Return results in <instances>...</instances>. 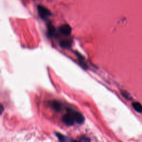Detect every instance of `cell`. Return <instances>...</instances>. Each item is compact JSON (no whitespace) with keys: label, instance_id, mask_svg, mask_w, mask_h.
Segmentation results:
<instances>
[{"label":"cell","instance_id":"obj_1","mask_svg":"<svg viewBox=\"0 0 142 142\" xmlns=\"http://www.w3.org/2000/svg\"><path fill=\"white\" fill-rule=\"evenodd\" d=\"M63 122L68 126H73L76 122L74 118V111L72 109H68L67 113L64 115L62 117Z\"/></svg>","mask_w":142,"mask_h":142},{"label":"cell","instance_id":"obj_2","mask_svg":"<svg viewBox=\"0 0 142 142\" xmlns=\"http://www.w3.org/2000/svg\"><path fill=\"white\" fill-rule=\"evenodd\" d=\"M38 12L39 16L43 19H46L51 15V13L47 8L41 5L38 6Z\"/></svg>","mask_w":142,"mask_h":142},{"label":"cell","instance_id":"obj_3","mask_svg":"<svg viewBox=\"0 0 142 142\" xmlns=\"http://www.w3.org/2000/svg\"><path fill=\"white\" fill-rule=\"evenodd\" d=\"M59 31L64 35L68 36L70 34L72 28L68 25H63L59 27Z\"/></svg>","mask_w":142,"mask_h":142},{"label":"cell","instance_id":"obj_4","mask_svg":"<svg viewBox=\"0 0 142 142\" xmlns=\"http://www.w3.org/2000/svg\"><path fill=\"white\" fill-rule=\"evenodd\" d=\"M74 118H75L76 122L78 124H82L84 121V118L83 116V115L77 111H74Z\"/></svg>","mask_w":142,"mask_h":142},{"label":"cell","instance_id":"obj_5","mask_svg":"<svg viewBox=\"0 0 142 142\" xmlns=\"http://www.w3.org/2000/svg\"><path fill=\"white\" fill-rule=\"evenodd\" d=\"M52 108L53 109H55L56 111H60L62 109V105L60 102H58V101L54 100L50 104Z\"/></svg>","mask_w":142,"mask_h":142},{"label":"cell","instance_id":"obj_6","mask_svg":"<svg viewBox=\"0 0 142 142\" xmlns=\"http://www.w3.org/2000/svg\"><path fill=\"white\" fill-rule=\"evenodd\" d=\"M59 45L62 48H69L72 46V41L69 40H63L60 42Z\"/></svg>","mask_w":142,"mask_h":142},{"label":"cell","instance_id":"obj_7","mask_svg":"<svg viewBox=\"0 0 142 142\" xmlns=\"http://www.w3.org/2000/svg\"><path fill=\"white\" fill-rule=\"evenodd\" d=\"M132 106L138 112H142V106L138 102H134L132 103Z\"/></svg>","mask_w":142,"mask_h":142},{"label":"cell","instance_id":"obj_8","mask_svg":"<svg viewBox=\"0 0 142 142\" xmlns=\"http://www.w3.org/2000/svg\"><path fill=\"white\" fill-rule=\"evenodd\" d=\"M48 32L49 36H53L55 34V28L51 24L48 25Z\"/></svg>","mask_w":142,"mask_h":142},{"label":"cell","instance_id":"obj_9","mask_svg":"<svg viewBox=\"0 0 142 142\" xmlns=\"http://www.w3.org/2000/svg\"><path fill=\"white\" fill-rule=\"evenodd\" d=\"M56 136L60 141H67V138L60 133H56Z\"/></svg>","mask_w":142,"mask_h":142},{"label":"cell","instance_id":"obj_10","mask_svg":"<svg viewBox=\"0 0 142 142\" xmlns=\"http://www.w3.org/2000/svg\"><path fill=\"white\" fill-rule=\"evenodd\" d=\"M121 94H122V95L126 98H129V96H128V94L126 92H121Z\"/></svg>","mask_w":142,"mask_h":142},{"label":"cell","instance_id":"obj_11","mask_svg":"<svg viewBox=\"0 0 142 142\" xmlns=\"http://www.w3.org/2000/svg\"><path fill=\"white\" fill-rule=\"evenodd\" d=\"M80 140H82V141H89V139H88V138H87L86 137H83V138H80Z\"/></svg>","mask_w":142,"mask_h":142}]
</instances>
